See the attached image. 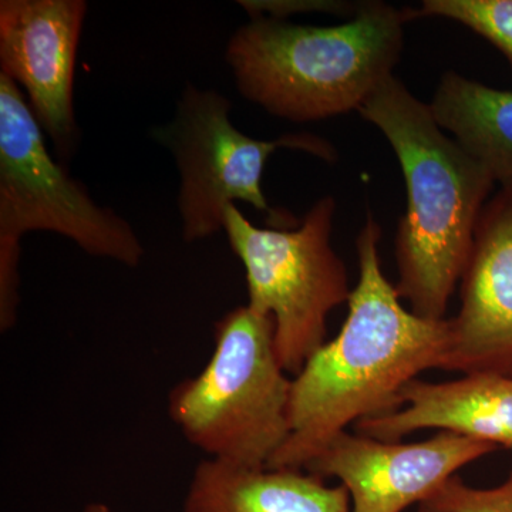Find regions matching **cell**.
Returning <instances> with one entry per match:
<instances>
[{"mask_svg": "<svg viewBox=\"0 0 512 512\" xmlns=\"http://www.w3.org/2000/svg\"><path fill=\"white\" fill-rule=\"evenodd\" d=\"M382 229L372 214L357 237L359 281L339 335L293 376L289 433L268 468H305L349 424L402 409L400 393L427 369H440L448 319L420 318L400 303L380 266Z\"/></svg>", "mask_w": 512, "mask_h": 512, "instance_id": "6da1fadb", "label": "cell"}, {"mask_svg": "<svg viewBox=\"0 0 512 512\" xmlns=\"http://www.w3.org/2000/svg\"><path fill=\"white\" fill-rule=\"evenodd\" d=\"M357 113L382 131L406 180L407 210L396 238L397 295L407 299L420 318L446 319L494 178L444 134L430 106L394 74L373 90Z\"/></svg>", "mask_w": 512, "mask_h": 512, "instance_id": "7a4b0ae2", "label": "cell"}, {"mask_svg": "<svg viewBox=\"0 0 512 512\" xmlns=\"http://www.w3.org/2000/svg\"><path fill=\"white\" fill-rule=\"evenodd\" d=\"M409 10L365 2L349 22L305 26L254 16L225 50L239 93L272 116L308 123L357 110L392 76Z\"/></svg>", "mask_w": 512, "mask_h": 512, "instance_id": "3957f363", "label": "cell"}, {"mask_svg": "<svg viewBox=\"0 0 512 512\" xmlns=\"http://www.w3.org/2000/svg\"><path fill=\"white\" fill-rule=\"evenodd\" d=\"M55 232L94 258L137 268L144 247L130 222L101 207L47 150L22 89L0 74V330L18 322L20 242Z\"/></svg>", "mask_w": 512, "mask_h": 512, "instance_id": "277c9868", "label": "cell"}, {"mask_svg": "<svg viewBox=\"0 0 512 512\" xmlns=\"http://www.w3.org/2000/svg\"><path fill=\"white\" fill-rule=\"evenodd\" d=\"M214 352L168 396V414L188 443L232 466L268 468L289 433V379L275 346V320L248 305L215 323Z\"/></svg>", "mask_w": 512, "mask_h": 512, "instance_id": "5b68a950", "label": "cell"}, {"mask_svg": "<svg viewBox=\"0 0 512 512\" xmlns=\"http://www.w3.org/2000/svg\"><path fill=\"white\" fill-rule=\"evenodd\" d=\"M336 201L320 198L292 229L258 228L237 205L225 210L224 232L245 269L248 303L275 320V346L296 376L326 343L328 316L348 302V271L330 245Z\"/></svg>", "mask_w": 512, "mask_h": 512, "instance_id": "8992f818", "label": "cell"}, {"mask_svg": "<svg viewBox=\"0 0 512 512\" xmlns=\"http://www.w3.org/2000/svg\"><path fill=\"white\" fill-rule=\"evenodd\" d=\"M229 111L231 101L224 94L188 83L173 120L154 130V138L170 151L180 174L177 207L185 242L224 231L225 210L235 201L264 212L276 229L289 227L286 222L295 218L269 207L261 185L266 161L279 148L336 160L335 148L312 134L255 140L231 123Z\"/></svg>", "mask_w": 512, "mask_h": 512, "instance_id": "52a82bcc", "label": "cell"}, {"mask_svg": "<svg viewBox=\"0 0 512 512\" xmlns=\"http://www.w3.org/2000/svg\"><path fill=\"white\" fill-rule=\"evenodd\" d=\"M495 450L493 443L446 430L410 444L342 431L303 470L325 480L338 478L348 490L352 512H403L423 503L460 468Z\"/></svg>", "mask_w": 512, "mask_h": 512, "instance_id": "ba28073f", "label": "cell"}, {"mask_svg": "<svg viewBox=\"0 0 512 512\" xmlns=\"http://www.w3.org/2000/svg\"><path fill=\"white\" fill-rule=\"evenodd\" d=\"M84 0H2L0 74L26 93L29 107L60 156L77 143L73 106Z\"/></svg>", "mask_w": 512, "mask_h": 512, "instance_id": "9c48e42d", "label": "cell"}, {"mask_svg": "<svg viewBox=\"0 0 512 512\" xmlns=\"http://www.w3.org/2000/svg\"><path fill=\"white\" fill-rule=\"evenodd\" d=\"M440 369L512 377V183L485 204Z\"/></svg>", "mask_w": 512, "mask_h": 512, "instance_id": "30bf717a", "label": "cell"}, {"mask_svg": "<svg viewBox=\"0 0 512 512\" xmlns=\"http://www.w3.org/2000/svg\"><path fill=\"white\" fill-rule=\"evenodd\" d=\"M403 407L357 421V434L399 441L417 430L440 429L512 450V377L476 373L451 382L414 379L400 393Z\"/></svg>", "mask_w": 512, "mask_h": 512, "instance_id": "8fae6325", "label": "cell"}, {"mask_svg": "<svg viewBox=\"0 0 512 512\" xmlns=\"http://www.w3.org/2000/svg\"><path fill=\"white\" fill-rule=\"evenodd\" d=\"M184 512H352L342 484L303 468H244L205 458L197 464Z\"/></svg>", "mask_w": 512, "mask_h": 512, "instance_id": "7c38bea8", "label": "cell"}, {"mask_svg": "<svg viewBox=\"0 0 512 512\" xmlns=\"http://www.w3.org/2000/svg\"><path fill=\"white\" fill-rule=\"evenodd\" d=\"M429 106L437 124L453 134L495 183H512V92L447 72Z\"/></svg>", "mask_w": 512, "mask_h": 512, "instance_id": "4fadbf2b", "label": "cell"}, {"mask_svg": "<svg viewBox=\"0 0 512 512\" xmlns=\"http://www.w3.org/2000/svg\"><path fill=\"white\" fill-rule=\"evenodd\" d=\"M410 18L437 16L456 20L493 43L512 69V0H424Z\"/></svg>", "mask_w": 512, "mask_h": 512, "instance_id": "5bb4252c", "label": "cell"}, {"mask_svg": "<svg viewBox=\"0 0 512 512\" xmlns=\"http://www.w3.org/2000/svg\"><path fill=\"white\" fill-rule=\"evenodd\" d=\"M419 512H512V473L495 488H474L453 476L419 504Z\"/></svg>", "mask_w": 512, "mask_h": 512, "instance_id": "9a60e30c", "label": "cell"}, {"mask_svg": "<svg viewBox=\"0 0 512 512\" xmlns=\"http://www.w3.org/2000/svg\"><path fill=\"white\" fill-rule=\"evenodd\" d=\"M254 16L285 19L292 10H326V12L349 13L355 16L362 3L343 2H239Z\"/></svg>", "mask_w": 512, "mask_h": 512, "instance_id": "2e32d148", "label": "cell"}, {"mask_svg": "<svg viewBox=\"0 0 512 512\" xmlns=\"http://www.w3.org/2000/svg\"><path fill=\"white\" fill-rule=\"evenodd\" d=\"M82 512H114L110 505L104 503L87 504Z\"/></svg>", "mask_w": 512, "mask_h": 512, "instance_id": "e0dca14e", "label": "cell"}]
</instances>
